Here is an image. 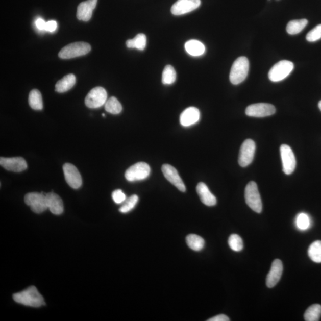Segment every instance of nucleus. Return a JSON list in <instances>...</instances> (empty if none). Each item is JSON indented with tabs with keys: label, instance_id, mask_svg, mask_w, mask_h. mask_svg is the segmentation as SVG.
Listing matches in <instances>:
<instances>
[{
	"label": "nucleus",
	"instance_id": "nucleus-29",
	"mask_svg": "<svg viewBox=\"0 0 321 321\" xmlns=\"http://www.w3.org/2000/svg\"><path fill=\"white\" fill-rule=\"evenodd\" d=\"M176 80V70L171 65H167L164 68L162 75V82L164 85H171Z\"/></svg>",
	"mask_w": 321,
	"mask_h": 321
},
{
	"label": "nucleus",
	"instance_id": "nucleus-4",
	"mask_svg": "<svg viewBox=\"0 0 321 321\" xmlns=\"http://www.w3.org/2000/svg\"><path fill=\"white\" fill-rule=\"evenodd\" d=\"M91 50V46L88 43L78 42L68 44L61 50L59 56L62 59H70L73 58L86 55Z\"/></svg>",
	"mask_w": 321,
	"mask_h": 321
},
{
	"label": "nucleus",
	"instance_id": "nucleus-33",
	"mask_svg": "<svg viewBox=\"0 0 321 321\" xmlns=\"http://www.w3.org/2000/svg\"><path fill=\"white\" fill-rule=\"evenodd\" d=\"M229 246L234 252H240L243 249V240L236 234H233L229 238Z\"/></svg>",
	"mask_w": 321,
	"mask_h": 321
},
{
	"label": "nucleus",
	"instance_id": "nucleus-26",
	"mask_svg": "<svg viewBox=\"0 0 321 321\" xmlns=\"http://www.w3.org/2000/svg\"><path fill=\"white\" fill-rule=\"evenodd\" d=\"M29 104L35 110H41L43 108V102L41 93L37 89H33L29 95Z\"/></svg>",
	"mask_w": 321,
	"mask_h": 321
},
{
	"label": "nucleus",
	"instance_id": "nucleus-27",
	"mask_svg": "<svg viewBox=\"0 0 321 321\" xmlns=\"http://www.w3.org/2000/svg\"><path fill=\"white\" fill-rule=\"evenodd\" d=\"M308 255L313 262L321 263V241H315L310 245Z\"/></svg>",
	"mask_w": 321,
	"mask_h": 321
},
{
	"label": "nucleus",
	"instance_id": "nucleus-21",
	"mask_svg": "<svg viewBox=\"0 0 321 321\" xmlns=\"http://www.w3.org/2000/svg\"><path fill=\"white\" fill-rule=\"evenodd\" d=\"M76 77L73 74H68L58 81L56 85V91L64 93L69 91L75 85Z\"/></svg>",
	"mask_w": 321,
	"mask_h": 321
},
{
	"label": "nucleus",
	"instance_id": "nucleus-24",
	"mask_svg": "<svg viewBox=\"0 0 321 321\" xmlns=\"http://www.w3.org/2000/svg\"><path fill=\"white\" fill-rule=\"evenodd\" d=\"M308 23V21L306 19L291 20L287 25V33L291 35L298 34L304 30Z\"/></svg>",
	"mask_w": 321,
	"mask_h": 321
},
{
	"label": "nucleus",
	"instance_id": "nucleus-35",
	"mask_svg": "<svg viewBox=\"0 0 321 321\" xmlns=\"http://www.w3.org/2000/svg\"><path fill=\"white\" fill-rule=\"evenodd\" d=\"M112 197L115 204H121L127 199L126 194L120 189H117L114 191L112 193Z\"/></svg>",
	"mask_w": 321,
	"mask_h": 321
},
{
	"label": "nucleus",
	"instance_id": "nucleus-11",
	"mask_svg": "<svg viewBox=\"0 0 321 321\" xmlns=\"http://www.w3.org/2000/svg\"><path fill=\"white\" fill-rule=\"evenodd\" d=\"M276 111L275 107L272 104L258 103L248 106L246 109V114L250 117H265L275 114Z\"/></svg>",
	"mask_w": 321,
	"mask_h": 321
},
{
	"label": "nucleus",
	"instance_id": "nucleus-8",
	"mask_svg": "<svg viewBox=\"0 0 321 321\" xmlns=\"http://www.w3.org/2000/svg\"><path fill=\"white\" fill-rule=\"evenodd\" d=\"M107 101V93L102 87L93 88L86 96L85 102L86 107L98 108L105 105Z\"/></svg>",
	"mask_w": 321,
	"mask_h": 321
},
{
	"label": "nucleus",
	"instance_id": "nucleus-10",
	"mask_svg": "<svg viewBox=\"0 0 321 321\" xmlns=\"http://www.w3.org/2000/svg\"><path fill=\"white\" fill-rule=\"evenodd\" d=\"M280 154L283 172L287 175L292 174L297 166V161L293 151L289 146L282 145L280 147Z\"/></svg>",
	"mask_w": 321,
	"mask_h": 321
},
{
	"label": "nucleus",
	"instance_id": "nucleus-6",
	"mask_svg": "<svg viewBox=\"0 0 321 321\" xmlns=\"http://www.w3.org/2000/svg\"><path fill=\"white\" fill-rule=\"evenodd\" d=\"M151 172L150 165L144 162H138L129 167L125 172V178L129 182L140 181L149 178Z\"/></svg>",
	"mask_w": 321,
	"mask_h": 321
},
{
	"label": "nucleus",
	"instance_id": "nucleus-14",
	"mask_svg": "<svg viewBox=\"0 0 321 321\" xmlns=\"http://www.w3.org/2000/svg\"><path fill=\"white\" fill-rule=\"evenodd\" d=\"M162 171L166 179L170 182L172 185L178 188L182 192H185L186 186L183 180L179 175L178 170L169 164H164L162 166Z\"/></svg>",
	"mask_w": 321,
	"mask_h": 321
},
{
	"label": "nucleus",
	"instance_id": "nucleus-23",
	"mask_svg": "<svg viewBox=\"0 0 321 321\" xmlns=\"http://www.w3.org/2000/svg\"><path fill=\"white\" fill-rule=\"evenodd\" d=\"M186 243L194 251L200 252L203 250L205 245V241L203 237L191 234L186 237Z\"/></svg>",
	"mask_w": 321,
	"mask_h": 321
},
{
	"label": "nucleus",
	"instance_id": "nucleus-7",
	"mask_svg": "<svg viewBox=\"0 0 321 321\" xmlns=\"http://www.w3.org/2000/svg\"><path fill=\"white\" fill-rule=\"evenodd\" d=\"M24 203L35 213H42L48 209L46 194L44 193H29L25 195Z\"/></svg>",
	"mask_w": 321,
	"mask_h": 321
},
{
	"label": "nucleus",
	"instance_id": "nucleus-39",
	"mask_svg": "<svg viewBox=\"0 0 321 321\" xmlns=\"http://www.w3.org/2000/svg\"><path fill=\"white\" fill-rule=\"evenodd\" d=\"M318 107H319V108L320 110L321 111V101H320V102H319V103L318 104Z\"/></svg>",
	"mask_w": 321,
	"mask_h": 321
},
{
	"label": "nucleus",
	"instance_id": "nucleus-36",
	"mask_svg": "<svg viewBox=\"0 0 321 321\" xmlns=\"http://www.w3.org/2000/svg\"><path fill=\"white\" fill-rule=\"evenodd\" d=\"M57 23L56 21L50 20L46 22L45 31L53 32L56 30Z\"/></svg>",
	"mask_w": 321,
	"mask_h": 321
},
{
	"label": "nucleus",
	"instance_id": "nucleus-32",
	"mask_svg": "<svg viewBox=\"0 0 321 321\" xmlns=\"http://www.w3.org/2000/svg\"><path fill=\"white\" fill-rule=\"evenodd\" d=\"M138 196H137L136 194H133V195L126 199L124 204H122V206L119 209V211L124 214L128 213V212L131 211L133 209H134L137 204H138Z\"/></svg>",
	"mask_w": 321,
	"mask_h": 321
},
{
	"label": "nucleus",
	"instance_id": "nucleus-22",
	"mask_svg": "<svg viewBox=\"0 0 321 321\" xmlns=\"http://www.w3.org/2000/svg\"><path fill=\"white\" fill-rule=\"evenodd\" d=\"M185 47L187 53L194 57L201 56L205 52V45L203 43L195 39L187 41Z\"/></svg>",
	"mask_w": 321,
	"mask_h": 321
},
{
	"label": "nucleus",
	"instance_id": "nucleus-17",
	"mask_svg": "<svg viewBox=\"0 0 321 321\" xmlns=\"http://www.w3.org/2000/svg\"><path fill=\"white\" fill-rule=\"evenodd\" d=\"M200 119V110L196 107H190L182 112L180 117V122L183 127H189L197 124Z\"/></svg>",
	"mask_w": 321,
	"mask_h": 321
},
{
	"label": "nucleus",
	"instance_id": "nucleus-20",
	"mask_svg": "<svg viewBox=\"0 0 321 321\" xmlns=\"http://www.w3.org/2000/svg\"><path fill=\"white\" fill-rule=\"evenodd\" d=\"M46 204L48 209L53 214L60 215L64 211V205L62 200L55 193L50 192L46 194Z\"/></svg>",
	"mask_w": 321,
	"mask_h": 321
},
{
	"label": "nucleus",
	"instance_id": "nucleus-15",
	"mask_svg": "<svg viewBox=\"0 0 321 321\" xmlns=\"http://www.w3.org/2000/svg\"><path fill=\"white\" fill-rule=\"evenodd\" d=\"M0 165L7 170L19 172L28 168L27 161L22 157L0 158Z\"/></svg>",
	"mask_w": 321,
	"mask_h": 321
},
{
	"label": "nucleus",
	"instance_id": "nucleus-16",
	"mask_svg": "<svg viewBox=\"0 0 321 321\" xmlns=\"http://www.w3.org/2000/svg\"><path fill=\"white\" fill-rule=\"evenodd\" d=\"M283 271V265L280 259H276L273 262L270 271L266 279V284L269 288H273L279 283Z\"/></svg>",
	"mask_w": 321,
	"mask_h": 321
},
{
	"label": "nucleus",
	"instance_id": "nucleus-2",
	"mask_svg": "<svg viewBox=\"0 0 321 321\" xmlns=\"http://www.w3.org/2000/svg\"><path fill=\"white\" fill-rule=\"evenodd\" d=\"M250 62L246 57H240L234 61L230 73V81L233 85L242 83L248 77Z\"/></svg>",
	"mask_w": 321,
	"mask_h": 321
},
{
	"label": "nucleus",
	"instance_id": "nucleus-9",
	"mask_svg": "<svg viewBox=\"0 0 321 321\" xmlns=\"http://www.w3.org/2000/svg\"><path fill=\"white\" fill-rule=\"evenodd\" d=\"M256 150L255 143L253 140L247 139L241 145L239 164L242 167H246L253 161Z\"/></svg>",
	"mask_w": 321,
	"mask_h": 321
},
{
	"label": "nucleus",
	"instance_id": "nucleus-25",
	"mask_svg": "<svg viewBox=\"0 0 321 321\" xmlns=\"http://www.w3.org/2000/svg\"><path fill=\"white\" fill-rule=\"evenodd\" d=\"M146 37L145 34H139L132 39L126 41V46L129 48H136L140 51L145 49L146 46Z\"/></svg>",
	"mask_w": 321,
	"mask_h": 321
},
{
	"label": "nucleus",
	"instance_id": "nucleus-13",
	"mask_svg": "<svg viewBox=\"0 0 321 321\" xmlns=\"http://www.w3.org/2000/svg\"><path fill=\"white\" fill-rule=\"evenodd\" d=\"M201 4V0H178L172 5L171 12L173 15H183L197 9Z\"/></svg>",
	"mask_w": 321,
	"mask_h": 321
},
{
	"label": "nucleus",
	"instance_id": "nucleus-37",
	"mask_svg": "<svg viewBox=\"0 0 321 321\" xmlns=\"http://www.w3.org/2000/svg\"><path fill=\"white\" fill-rule=\"evenodd\" d=\"M35 25L39 30L45 31L46 22L41 18H39V19L36 20Z\"/></svg>",
	"mask_w": 321,
	"mask_h": 321
},
{
	"label": "nucleus",
	"instance_id": "nucleus-5",
	"mask_svg": "<svg viewBox=\"0 0 321 321\" xmlns=\"http://www.w3.org/2000/svg\"><path fill=\"white\" fill-rule=\"evenodd\" d=\"M294 69V64L290 61L281 60L270 68L268 77L273 82H278L284 80Z\"/></svg>",
	"mask_w": 321,
	"mask_h": 321
},
{
	"label": "nucleus",
	"instance_id": "nucleus-38",
	"mask_svg": "<svg viewBox=\"0 0 321 321\" xmlns=\"http://www.w3.org/2000/svg\"><path fill=\"white\" fill-rule=\"evenodd\" d=\"M208 321H229L230 319L228 316L225 315L221 314L216 315L213 318H211L208 320Z\"/></svg>",
	"mask_w": 321,
	"mask_h": 321
},
{
	"label": "nucleus",
	"instance_id": "nucleus-12",
	"mask_svg": "<svg viewBox=\"0 0 321 321\" xmlns=\"http://www.w3.org/2000/svg\"><path fill=\"white\" fill-rule=\"evenodd\" d=\"M65 179L71 188L78 189L82 185V176L78 169L73 164L66 163L63 165Z\"/></svg>",
	"mask_w": 321,
	"mask_h": 321
},
{
	"label": "nucleus",
	"instance_id": "nucleus-1",
	"mask_svg": "<svg viewBox=\"0 0 321 321\" xmlns=\"http://www.w3.org/2000/svg\"><path fill=\"white\" fill-rule=\"evenodd\" d=\"M13 298L18 304L31 307L39 308L45 305L44 298L35 286H31L20 293L13 294Z\"/></svg>",
	"mask_w": 321,
	"mask_h": 321
},
{
	"label": "nucleus",
	"instance_id": "nucleus-31",
	"mask_svg": "<svg viewBox=\"0 0 321 321\" xmlns=\"http://www.w3.org/2000/svg\"><path fill=\"white\" fill-rule=\"evenodd\" d=\"M105 109L112 114H120L122 110L121 104L115 97H111L105 104Z\"/></svg>",
	"mask_w": 321,
	"mask_h": 321
},
{
	"label": "nucleus",
	"instance_id": "nucleus-19",
	"mask_svg": "<svg viewBox=\"0 0 321 321\" xmlns=\"http://www.w3.org/2000/svg\"><path fill=\"white\" fill-rule=\"evenodd\" d=\"M196 192L204 205L208 207L214 206L217 203L216 197L212 194L208 186L204 183H198Z\"/></svg>",
	"mask_w": 321,
	"mask_h": 321
},
{
	"label": "nucleus",
	"instance_id": "nucleus-18",
	"mask_svg": "<svg viewBox=\"0 0 321 321\" xmlns=\"http://www.w3.org/2000/svg\"><path fill=\"white\" fill-rule=\"evenodd\" d=\"M98 0H87L82 2L78 7L77 18L79 20L88 21L91 19L93 11L95 9Z\"/></svg>",
	"mask_w": 321,
	"mask_h": 321
},
{
	"label": "nucleus",
	"instance_id": "nucleus-30",
	"mask_svg": "<svg viewBox=\"0 0 321 321\" xmlns=\"http://www.w3.org/2000/svg\"><path fill=\"white\" fill-rule=\"evenodd\" d=\"M295 226L299 230L305 231L311 227L312 223L310 216L304 212L299 214L295 220Z\"/></svg>",
	"mask_w": 321,
	"mask_h": 321
},
{
	"label": "nucleus",
	"instance_id": "nucleus-34",
	"mask_svg": "<svg viewBox=\"0 0 321 321\" xmlns=\"http://www.w3.org/2000/svg\"><path fill=\"white\" fill-rule=\"evenodd\" d=\"M306 40L313 42L321 39V24L318 25L306 35Z\"/></svg>",
	"mask_w": 321,
	"mask_h": 321
},
{
	"label": "nucleus",
	"instance_id": "nucleus-3",
	"mask_svg": "<svg viewBox=\"0 0 321 321\" xmlns=\"http://www.w3.org/2000/svg\"><path fill=\"white\" fill-rule=\"evenodd\" d=\"M244 197L248 206L257 213H261L262 203L257 183L251 182L248 184L245 188Z\"/></svg>",
	"mask_w": 321,
	"mask_h": 321
},
{
	"label": "nucleus",
	"instance_id": "nucleus-28",
	"mask_svg": "<svg viewBox=\"0 0 321 321\" xmlns=\"http://www.w3.org/2000/svg\"><path fill=\"white\" fill-rule=\"evenodd\" d=\"M321 316V306L319 304H314L310 306L306 310L304 318L306 321H318Z\"/></svg>",
	"mask_w": 321,
	"mask_h": 321
}]
</instances>
